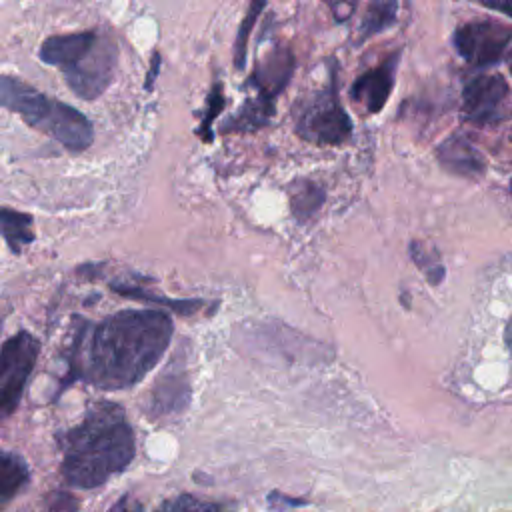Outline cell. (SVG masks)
Listing matches in <instances>:
<instances>
[{
  "label": "cell",
  "instance_id": "obj_1",
  "mask_svg": "<svg viewBox=\"0 0 512 512\" xmlns=\"http://www.w3.org/2000/svg\"><path fill=\"white\" fill-rule=\"evenodd\" d=\"M68 376L62 388L84 380L98 390H126L162 360L174 322L162 310H120L100 322L74 318Z\"/></svg>",
  "mask_w": 512,
  "mask_h": 512
},
{
  "label": "cell",
  "instance_id": "obj_2",
  "mask_svg": "<svg viewBox=\"0 0 512 512\" xmlns=\"http://www.w3.org/2000/svg\"><path fill=\"white\" fill-rule=\"evenodd\" d=\"M60 472L68 486L92 490L122 474L136 456L134 430L120 404L98 400L60 438Z\"/></svg>",
  "mask_w": 512,
  "mask_h": 512
},
{
  "label": "cell",
  "instance_id": "obj_3",
  "mask_svg": "<svg viewBox=\"0 0 512 512\" xmlns=\"http://www.w3.org/2000/svg\"><path fill=\"white\" fill-rule=\"evenodd\" d=\"M38 54L64 74L68 88L82 100L98 98L114 80L118 64L116 42L100 30L50 36Z\"/></svg>",
  "mask_w": 512,
  "mask_h": 512
},
{
  "label": "cell",
  "instance_id": "obj_4",
  "mask_svg": "<svg viewBox=\"0 0 512 512\" xmlns=\"http://www.w3.org/2000/svg\"><path fill=\"white\" fill-rule=\"evenodd\" d=\"M0 108L18 114L28 126L58 140L70 152H82L94 140L92 122L80 110L48 98L16 76L0 74Z\"/></svg>",
  "mask_w": 512,
  "mask_h": 512
},
{
  "label": "cell",
  "instance_id": "obj_5",
  "mask_svg": "<svg viewBox=\"0 0 512 512\" xmlns=\"http://www.w3.org/2000/svg\"><path fill=\"white\" fill-rule=\"evenodd\" d=\"M296 134L302 140L318 146L342 144L352 134V120L338 98V82L334 68L328 84L298 108Z\"/></svg>",
  "mask_w": 512,
  "mask_h": 512
},
{
  "label": "cell",
  "instance_id": "obj_6",
  "mask_svg": "<svg viewBox=\"0 0 512 512\" xmlns=\"http://www.w3.org/2000/svg\"><path fill=\"white\" fill-rule=\"evenodd\" d=\"M40 342L28 330L10 336L0 348V420L10 416L24 394L26 382L36 366Z\"/></svg>",
  "mask_w": 512,
  "mask_h": 512
},
{
  "label": "cell",
  "instance_id": "obj_7",
  "mask_svg": "<svg viewBox=\"0 0 512 512\" xmlns=\"http://www.w3.org/2000/svg\"><path fill=\"white\" fill-rule=\"evenodd\" d=\"M512 40V28L496 20H474L456 28V52L474 66L496 64Z\"/></svg>",
  "mask_w": 512,
  "mask_h": 512
},
{
  "label": "cell",
  "instance_id": "obj_8",
  "mask_svg": "<svg viewBox=\"0 0 512 512\" xmlns=\"http://www.w3.org/2000/svg\"><path fill=\"white\" fill-rule=\"evenodd\" d=\"M508 96V82L500 74H482L466 82L462 90V116L472 124H494L500 120Z\"/></svg>",
  "mask_w": 512,
  "mask_h": 512
},
{
  "label": "cell",
  "instance_id": "obj_9",
  "mask_svg": "<svg viewBox=\"0 0 512 512\" xmlns=\"http://www.w3.org/2000/svg\"><path fill=\"white\" fill-rule=\"evenodd\" d=\"M398 60H400V50H394L378 66L366 70L354 80L350 88V96L364 112L376 114L388 102V96L394 88Z\"/></svg>",
  "mask_w": 512,
  "mask_h": 512
},
{
  "label": "cell",
  "instance_id": "obj_10",
  "mask_svg": "<svg viewBox=\"0 0 512 512\" xmlns=\"http://www.w3.org/2000/svg\"><path fill=\"white\" fill-rule=\"evenodd\" d=\"M292 72V52L288 48H274L270 54L264 56V60H258L248 80V86L256 88V98L274 104L276 96L286 88Z\"/></svg>",
  "mask_w": 512,
  "mask_h": 512
},
{
  "label": "cell",
  "instance_id": "obj_11",
  "mask_svg": "<svg viewBox=\"0 0 512 512\" xmlns=\"http://www.w3.org/2000/svg\"><path fill=\"white\" fill-rule=\"evenodd\" d=\"M184 366L162 374L150 394V416L178 414L188 406L190 384L184 378Z\"/></svg>",
  "mask_w": 512,
  "mask_h": 512
},
{
  "label": "cell",
  "instance_id": "obj_12",
  "mask_svg": "<svg viewBox=\"0 0 512 512\" xmlns=\"http://www.w3.org/2000/svg\"><path fill=\"white\" fill-rule=\"evenodd\" d=\"M440 164L458 176H480L484 172L482 154L462 136L446 138L438 150Z\"/></svg>",
  "mask_w": 512,
  "mask_h": 512
},
{
  "label": "cell",
  "instance_id": "obj_13",
  "mask_svg": "<svg viewBox=\"0 0 512 512\" xmlns=\"http://www.w3.org/2000/svg\"><path fill=\"white\" fill-rule=\"evenodd\" d=\"M30 480V468L26 460L14 452L0 450V504L18 496Z\"/></svg>",
  "mask_w": 512,
  "mask_h": 512
},
{
  "label": "cell",
  "instance_id": "obj_14",
  "mask_svg": "<svg viewBox=\"0 0 512 512\" xmlns=\"http://www.w3.org/2000/svg\"><path fill=\"white\" fill-rule=\"evenodd\" d=\"M0 234L14 254H20L24 246L34 240V220L26 212L12 208H0Z\"/></svg>",
  "mask_w": 512,
  "mask_h": 512
},
{
  "label": "cell",
  "instance_id": "obj_15",
  "mask_svg": "<svg viewBox=\"0 0 512 512\" xmlns=\"http://www.w3.org/2000/svg\"><path fill=\"white\" fill-rule=\"evenodd\" d=\"M288 198H290V208L294 218L304 222L322 206L324 192L320 186H316L310 180H296L290 186Z\"/></svg>",
  "mask_w": 512,
  "mask_h": 512
},
{
  "label": "cell",
  "instance_id": "obj_16",
  "mask_svg": "<svg viewBox=\"0 0 512 512\" xmlns=\"http://www.w3.org/2000/svg\"><path fill=\"white\" fill-rule=\"evenodd\" d=\"M114 292L126 296V298H136V300H144V302H152V304H160V306H168L170 310L178 312V314H194L198 312L204 302L202 300H176V298H166V296H158V294H152V292H146L142 290L140 286H126V284H116L112 282L110 284Z\"/></svg>",
  "mask_w": 512,
  "mask_h": 512
},
{
  "label": "cell",
  "instance_id": "obj_17",
  "mask_svg": "<svg viewBox=\"0 0 512 512\" xmlns=\"http://www.w3.org/2000/svg\"><path fill=\"white\" fill-rule=\"evenodd\" d=\"M156 512H238L230 502L208 500L194 494H178L164 500Z\"/></svg>",
  "mask_w": 512,
  "mask_h": 512
},
{
  "label": "cell",
  "instance_id": "obj_18",
  "mask_svg": "<svg viewBox=\"0 0 512 512\" xmlns=\"http://www.w3.org/2000/svg\"><path fill=\"white\" fill-rule=\"evenodd\" d=\"M396 2H372L360 24V40H366L396 20Z\"/></svg>",
  "mask_w": 512,
  "mask_h": 512
},
{
  "label": "cell",
  "instance_id": "obj_19",
  "mask_svg": "<svg viewBox=\"0 0 512 512\" xmlns=\"http://www.w3.org/2000/svg\"><path fill=\"white\" fill-rule=\"evenodd\" d=\"M264 2H252L240 28H238V34H236V40H234V66L238 70H242L246 66V56H248V38H250V32L254 28V22L260 14V10H264Z\"/></svg>",
  "mask_w": 512,
  "mask_h": 512
},
{
  "label": "cell",
  "instance_id": "obj_20",
  "mask_svg": "<svg viewBox=\"0 0 512 512\" xmlns=\"http://www.w3.org/2000/svg\"><path fill=\"white\" fill-rule=\"evenodd\" d=\"M224 108V92H222V84L216 82L208 94V100H206V114L196 130V134L204 140V142H210L214 138L212 134V120L222 112Z\"/></svg>",
  "mask_w": 512,
  "mask_h": 512
},
{
  "label": "cell",
  "instance_id": "obj_21",
  "mask_svg": "<svg viewBox=\"0 0 512 512\" xmlns=\"http://www.w3.org/2000/svg\"><path fill=\"white\" fill-rule=\"evenodd\" d=\"M410 254L412 260L416 262V266L426 274L430 284H440L444 278V266L440 264V260L436 256H432L430 252L424 250V246L420 242H412L410 244Z\"/></svg>",
  "mask_w": 512,
  "mask_h": 512
},
{
  "label": "cell",
  "instance_id": "obj_22",
  "mask_svg": "<svg viewBox=\"0 0 512 512\" xmlns=\"http://www.w3.org/2000/svg\"><path fill=\"white\" fill-rule=\"evenodd\" d=\"M48 512H78V500L68 490H52L46 496Z\"/></svg>",
  "mask_w": 512,
  "mask_h": 512
},
{
  "label": "cell",
  "instance_id": "obj_23",
  "mask_svg": "<svg viewBox=\"0 0 512 512\" xmlns=\"http://www.w3.org/2000/svg\"><path fill=\"white\" fill-rule=\"evenodd\" d=\"M108 512H146V510H144L142 502L136 500L132 494H124V496H120V498L110 506Z\"/></svg>",
  "mask_w": 512,
  "mask_h": 512
},
{
  "label": "cell",
  "instance_id": "obj_24",
  "mask_svg": "<svg viewBox=\"0 0 512 512\" xmlns=\"http://www.w3.org/2000/svg\"><path fill=\"white\" fill-rule=\"evenodd\" d=\"M268 502L272 506H280V504H284V506H306L308 504L304 498H290V496H284L280 492H270Z\"/></svg>",
  "mask_w": 512,
  "mask_h": 512
},
{
  "label": "cell",
  "instance_id": "obj_25",
  "mask_svg": "<svg viewBox=\"0 0 512 512\" xmlns=\"http://www.w3.org/2000/svg\"><path fill=\"white\" fill-rule=\"evenodd\" d=\"M482 6H486L490 10H496V12H502L506 16H512V0H508V2H482Z\"/></svg>",
  "mask_w": 512,
  "mask_h": 512
},
{
  "label": "cell",
  "instance_id": "obj_26",
  "mask_svg": "<svg viewBox=\"0 0 512 512\" xmlns=\"http://www.w3.org/2000/svg\"><path fill=\"white\" fill-rule=\"evenodd\" d=\"M504 342H506L508 350L512 352V316H510V320L506 324V330H504Z\"/></svg>",
  "mask_w": 512,
  "mask_h": 512
},
{
  "label": "cell",
  "instance_id": "obj_27",
  "mask_svg": "<svg viewBox=\"0 0 512 512\" xmlns=\"http://www.w3.org/2000/svg\"><path fill=\"white\" fill-rule=\"evenodd\" d=\"M508 68H510V72H512V52L508 54Z\"/></svg>",
  "mask_w": 512,
  "mask_h": 512
}]
</instances>
